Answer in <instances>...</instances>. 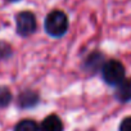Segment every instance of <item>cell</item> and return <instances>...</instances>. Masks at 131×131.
<instances>
[{"label": "cell", "instance_id": "cell-1", "mask_svg": "<svg viewBox=\"0 0 131 131\" xmlns=\"http://www.w3.org/2000/svg\"><path fill=\"white\" fill-rule=\"evenodd\" d=\"M68 17L66 16L64 12L62 10H53L50 12L44 22L45 31L49 36L51 37H62L66 32L68 31Z\"/></svg>", "mask_w": 131, "mask_h": 131}, {"label": "cell", "instance_id": "cell-2", "mask_svg": "<svg viewBox=\"0 0 131 131\" xmlns=\"http://www.w3.org/2000/svg\"><path fill=\"white\" fill-rule=\"evenodd\" d=\"M100 72H102V77H103L104 82L109 86L118 85L126 77L125 66L119 60H116V59L104 62Z\"/></svg>", "mask_w": 131, "mask_h": 131}, {"label": "cell", "instance_id": "cell-3", "mask_svg": "<svg viewBox=\"0 0 131 131\" xmlns=\"http://www.w3.org/2000/svg\"><path fill=\"white\" fill-rule=\"evenodd\" d=\"M36 27H37V23H36V17L34 16V13L28 10H23L16 16V28L19 36L28 37L36 31Z\"/></svg>", "mask_w": 131, "mask_h": 131}, {"label": "cell", "instance_id": "cell-4", "mask_svg": "<svg viewBox=\"0 0 131 131\" xmlns=\"http://www.w3.org/2000/svg\"><path fill=\"white\" fill-rule=\"evenodd\" d=\"M114 98L119 103H130L131 102V77H125L118 85L114 86Z\"/></svg>", "mask_w": 131, "mask_h": 131}, {"label": "cell", "instance_id": "cell-5", "mask_svg": "<svg viewBox=\"0 0 131 131\" xmlns=\"http://www.w3.org/2000/svg\"><path fill=\"white\" fill-rule=\"evenodd\" d=\"M64 126L62 119L57 114H49L42 119L39 126V131H63Z\"/></svg>", "mask_w": 131, "mask_h": 131}, {"label": "cell", "instance_id": "cell-6", "mask_svg": "<svg viewBox=\"0 0 131 131\" xmlns=\"http://www.w3.org/2000/svg\"><path fill=\"white\" fill-rule=\"evenodd\" d=\"M104 64V57L103 54L95 51V53H91L88 59L85 60V68L89 71V72H96V71H100L102 67Z\"/></svg>", "mask_w": 131, "mask_h": 131}, {"label": "cell", "instance_id": "cell-7", "mask_svg": "<svg viewBox=\"0 0 131 131\" xmlns=\"http://www.w3.org/2000/svg\"><path fill=\"white\" fill-rule=\"evenodd\" d=\"M39 100H40V98H39V95L35 91L26 90V91H23L18 96V105L21 108H23V109H26V108H34L39 103Z\"/></svg>", "mask_w": 131, "mask_h": 131}, {"label": "cell", "instance_id": "cell-8", "mask_svg": "<svg viewBox=\"0 0 131 131\" xmlns=\"http://www.w3.org/2000/svg\"><path fill=\"white\" fill-rule=\"evenodd\" d=\"M13 131H39V125L34 119H22L16 125Z\"/></svg>", "mask_w": 131, "mask_h": 131}, {"label": "cell", "instance_id": "cell-9", "mask_svg": "<svg viewBox=\"0 0 131 131\" xmlns=\"http://www.w3.org/2000/svg\"><path fill=\"white\" fill-rule=\"evenodd\" d=\"M12 102V93L8 88L0 86V108H5Z\"/></svg>", "mask_w": 131, "mask_h": 131}, {"label": "cell", "instance_id": "cell-10", "mask_svg": "<svg viewBox=\"0 0 131 131\" xmlns=\"http://www.w3.org/2000/svg\"><path fill=\"white\" fill-rule=\"evenodd\" d=\"M118 131H131V116L125 117L118 127Z\"/></svg>", "mask_w": 131, "mask_h": 131}, {"label": "cell", "instance_id": "cell-11", "mask_svg": "<svg viewBox=\"0 0 131 131\" xmlns=\"http://www.w3.org/2000/svg\"><path fill=\"white\" fill-rule=\"evenodd\" d=\"M5 53V55L8 57L10 54V46L5 42H0V58H2V53Z\"/></svg>", "mask_w": 131, "mask_h": 131}, {"label": "cell", "instance_id": "cell-12", "mask_svg": "<svg viewBox=\"0 0 131 131\" xmlns=\"http://www.w3.org/2000/svg\"><path fill=\"white\" fill-rule=\"evenodd\" d=\"M7 2H9V3H16V2H19V0H7Z\"/></svg>", "mask_w": 131, "mask_h": 131}]
</instances>
